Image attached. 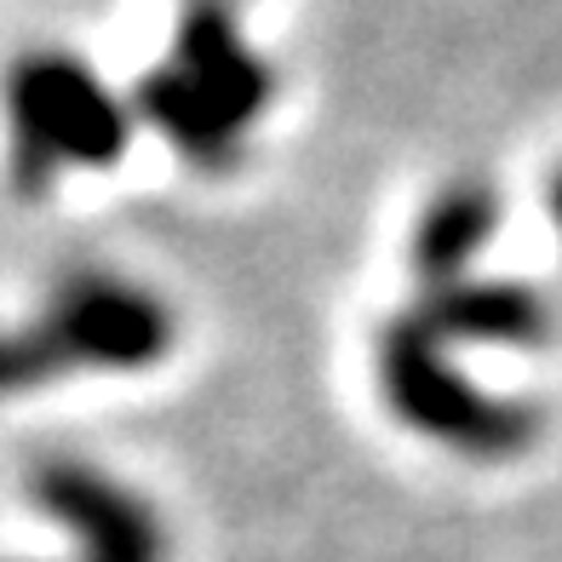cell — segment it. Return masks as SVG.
I'll return each instance as SVG.
<instances>
[{"label": "cell", "mask_w": 562, "mask_h": 562, "mask_svg": "<svg viewBox=\"0 0 562 562\" xmlns=\"http://www.w3.org/2000/svg\"><path fill=\"white\" fill-rule=\"evenodd\" d=\"M7 184L35 201L64 167H115L126 156V104L75 53H23L0 81Z\"/></svg>", "instance_id": "obj_1"}, {"label": "cell", "mask_w": 562, "mask_h": 562, "mask_svg": "<svg viewBox=\"0 0 562 562\" xmlns=\"http://www.w3.org/2000/svg\"><path fill=\"white\" fill-rule=\"evenodd\" d=\"M379 385H385V402L396 407L402 425H414L419 437L453 453L510 459L540 437V414L528 402H499L476 391L442 356V339L419 322V311L396 316L379 334Z\"/></svg>", "instance_id": "obj_2"}, {"label": "cell", "mask_w": 562, "mask_h": 562, "mask_svg": "<svg viewBox=\"0 0 562 562\" xmlns=\"http://www.w3.org/2000/svg\"><path fill=\"white\" fill-rule=\"evenodd\" d=\"M41 322L53 327L69 368H156L172 350L167 304L104 270H81L58 281Z\"/></svg>", "instance_id": "obj_3"}, {"label": "cell", "mask_w": 562, "mask_h": 562, "mask_svg": "<svg viewBox=\"0 0 562 562\" xmlns=\"http://www.w3.org/2000/svg\"><path fill=\"white\" fill-rule=\"evenodd\" d=\"M30 499L81 540V562H167V533L156 510L81 459L41 465L30 476Z\"/></svg>", "instance_id": "obj_4"}, {"label": "cell", "mask_w": 562, "mask_h": 562, "mask_svg": "<svg viewBox=\"0 0 562 562\" xmlns=\"http://www.w3.org/2000/svg\"><path fill=\"white\" fill-rule=\"evenodd\" d=\"M419 322L442 345H510V350H540L557 339V304L533 281H448L430 288L419 304Z\"/></svg>", "instance_id": "obj_5"}, {"label": "cell", "mask_w": 562, "mask_h": 562, "mask_svg": "<svg viewBox=\"0 0 562 562\" xmlns=\"http://www.w3.org/2000/svg\"><path fill=\"white\" fill-rule=\"evenodd\" d=\"M172 64L195 81V92L207 98L213 110H224L236 126L259 121L270 110V69L265 58L247 46V35L236 30L218 0H195V7L178 18V41H172Z\"/></svg>", "instance_id": "obj_6"}, {"label": "cell", "mask_w": 562, "mask_h": 562, "mask_svg": "<svg viewBox=\"0 0 562 562\" xmlns=\"http://www.w3.org/2000/svg\"><path fill=\"white\" fill-rule=\"evenodd\" d=\"M494 224H499L494 184H482V178H453V184L430 195V207L419 213L414 241H407V265H414V276H425L430 288L465 281L482 241L494 236Z\"/></svg>", "instance_id": "obj_7"}, {"label": "cell", "mask_w": 562, "mask_h": 562, "mask_svg": "<svg viewBox=\"0 0 562 562\" xmlns=\"http://www.w3.org/2000/svg\"><path fill=\"white\" fill-rule=\"evenodd\" d=\"M133 110L201 172H224L241 156V126L224 110H213L178 64H161V69L144 75L138 92H133Z\"/></svg>", "instance_id": "obj_8"}, {"label": "cell", "mask_w": 562, "mask_h": 562, "mask_svg": "<svg viewBox=\"0 0 562 562\" xmlns=\"http://www.w3.org/2000/svg\"><path fill=\"white\" fill-rule=\"evenodd\" d=\"M58 373H69V356L58 350L46 322L0 334V396H30L41 385H53Z\"/></svg>", "instance_id": "obj_9"}, {"label": "cell", "mask_w": 562, "mask_h": 562, "mask_svg": "<svg viewBox=\"0 0 562 562\" xmlns=\"http://www.w3.org/2000/svg\"><path fill=\"white\" fill-rule=\"evenodd\" d=\"M546 201H551V218L562 224V167L551 172V184H546Z\"/></svg>", "instance_id": "obj_10"}]
</instances>
